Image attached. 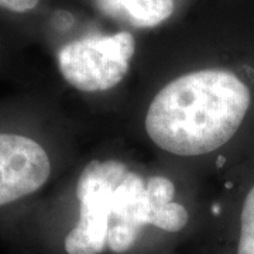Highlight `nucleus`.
I'll return each instance as SVG.
<instances>
[{
	"label": "nucleus",
	"mask_w": 254,
	"mask_h": 254,
	"mask_svg": "<svg viewBox=\"0 0 254 254\" xmlns=\"http://www.w3.org/2000/svg\"><path fill=\"white\" fill-rule=\"evenodd\" d=\"M253 113V64L210 66L165 85L147 110L145 131L171 154H213L242 134Z\"/></svg>",
	"instance_id": "obj_1"
},
{
	"label": "nucleus",
	"mask_w": 254,
	"mask_h": 254,
	"mask_svg": "<svg viewBox=\"0 0 254 254\" xmlns=\"http://www.w3.org/2000/svg\"><path fill=\"white\" fill-rule=\"evenodd\" d=\"M40 0H0V9L13 13H27L36 9Z\"/></svg>",
	"instance_id": "obj_8"
},
{
	"label": "nucleus",
	"mask_w": 254,
	"mask_h": 254,
	"mask_svg": "<svg viewBox=\"0 0 254 254\" xmlns=\"http://www.w3.org/2000/svg\"><path fill=\"white\" fill-rule=\"evenodd\" d=\"M150 200L144 180L127 171L112 196L108 249L113 253H126L138 239L141 227L148 226Z\"/></svg>",
	"instance_id": "obj_5"
},
{
	"label": "nucleus",
	"mask_w": 254,
	"mask_h": 254,
	"mask_svg": "<svg viewBox=\"0 0 254 254\" xmlns=\"http://www.w3.org/2000/svg\"><path fill=\"white\" fill-rule=\"evenodd\" d=\"M233 225L232 254H254V177L243 190Z\"/></svg>",
	"instance_id": "obj_7"
},
{
	"label": "nucleus",
	"mask_w": 254,
	"mask_h": 254,
	"mask_svg": "<svg viewBox=\"0 0 254 254\" xmlns=\"http://www.w3.org/2000/svg\"><path fill=\"white\" fill-rule=\"evenodd\" d=\"M134 51V37L127 31L95 34L64 46L58 53V68L78 91H108L123 81Z\"/></svg>",
	"instance_id": "obj_3"
},
{
	"label": "nucleus",
	"mask_w": 254,
	"mask_h": 254,
	"mask_svg": "<svg viewBox=\"0 0 254 254\" xmlns=\"http://www.w3.org/2000/svg\"><path fill=\"white\" fill-rule=\"evenodd\" d=\"M50 175V157L38 141L0 133V208L36 193Z\"/></svg>",
	"instance_id": "obj_4"
},
{
	"label": "nucleus",
	"mask_w": 254,
	"mask_h": 254,
	"mask_svg": "<svg viewBox=\"0 0 254 254\" xmlns=\"http://www.w3.org/2000/svg\"><path fill=\"white\" fill-rule=\"evenodd\" d=\"M118 160L91 161L76 185L79 218L64 239L66 254H100L108 247L112 196L127 174Z\"/></svg>",
	"instance_id": "obj_2"
},
{
	"label": "nucleus",
	"mask_w": 254,
	"mask_h": 254,
	"mask_svg": "<svg viewBox=\"0 0 254 254\" xmlns=\"http://www.w3.org/2000/svg\"><path fill=\"white\" fill-rule=\"evenodd\" d=\"M106 17L136 28H153L171 17L174 0H93Z\"/></svg>",
	"instance_id": "obj_6"
}]
</instances>
